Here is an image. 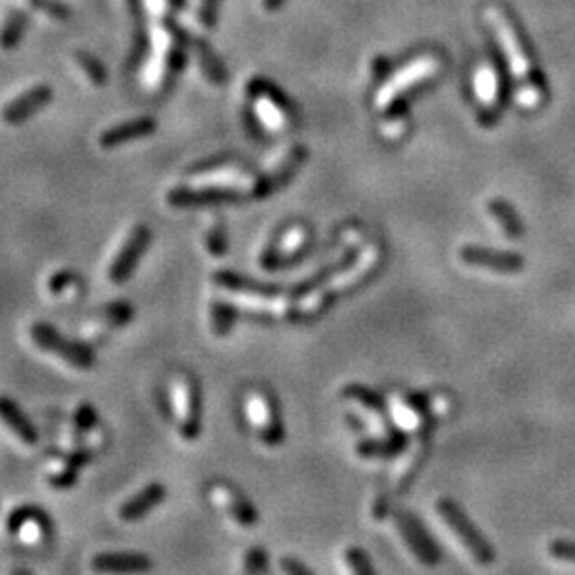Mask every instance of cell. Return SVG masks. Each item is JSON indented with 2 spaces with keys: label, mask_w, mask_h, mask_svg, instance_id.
Returning a JSON list of instances; mask_svg holds the SVG:
<instances>
[{
  "label": "cell",
  "mask_w": 575,
  "mask_h": 575,
  "mask_svg": "<svg viewBox=\"0 0 575 575\" xmlns=\"http://www.w3.org/2000/svg\"><path fill=\"white\" fill-rule=\"evenodd\" d=\"M437 509H439V516L443 518V522L448 524V529L452 530L456 540L460 541V546L471 554V559L475 562H479V565H490L492 559H495L492 548L486 543L484 537L473 529L469 518L462 514L452 501H439Z\"/></svg>",
  "instance_id": "obj_4"
},
{
  "label": "cell",
  "mask_w": 575,
  "mask_h": 575,
  "mask_svg": "<svg viewBox=\"0 0 575 575\" xmlns=\"http://www.w3.org/2000/svg\"><path fill=\"white\" fill-rule=\"evenodd\" d=\"M247 416L262 443H267L271 448L281 446V441H284V427H281L279 414L271 398L262 395V392H252L247 397Z\"/></svg>",
  "instance_id": "obj_8"
},
{
  "label": "cell",
  "mask_w": 575,
  "mask_h": 575,
  "mask_svg": "<svg viewBox=\"0 0 575 575\" xmlns=\"http://www.w3.org/2000/svg\"><path fill=\"white\" fill-rule=\"evenodd\" d=\"M214 281H216V286L222 288V290L235 292V295L247 298V301H258V298L268 301V298H277L284 295V290L277 286L262 284V281H256L252 277H247V275L228 271V268L217 271L214 275Z\"/></svg>",
  "instance_id": "obj_12"
},
{
  "label": "cell",
  "mask_w": 575,
  "mask_h": 575,
  "mask_svg": "<svg viewBox=\"0 0 575 575\" xmlns=\"http://www.w3.org/2000/svg\"><path fill=\"white\" fill-rule=\"evenodd\" d=\"M73 281H75V275L71 271H60L49 279V290L55 292V295H60V292L65 290L66 286H71Z\"/></svg>",
  "instance_id": "obj_39"
},
{
  "label": "cell",
  "mask_w": 575,
  "mask_h": 575,
  "mask_svg": "<svg viewBox=\"0 0 575 575\" xmlns=\"http://www.w3.org/2000/svg\"><path fill=\"white\" fill-rule=\"evenodd\" d=\"M94 424H96V411H94L92 405L84 403L77 411H75V418H73V430H75V446L73 448L79 446V439L86 433H90V430L94 429Z\"/></svg>",
  "instance_id": "obj_31"
},
{
  "label": "cell",
  "mask_w": 575,
  "mask_h": 575,
  "mask_svg": "<svg viewBox=\"0 0 575 575\" xmlns=\"http://www.w3.org/2000/svg\"><path fill=\"white\" fill-rule=\"evenodd\" d=\"M489 209H490V214L495 216L499 227L503 228V233L508 235L509 239H518V237L522 235V224H520V220H518L516 211L511 209L508 203L501 201V198H492Z\"/></svg>",
  "instance_id": "obj_26"
},
{
  "label": "cell",
  "mask_w": 575,
  "mask_h": 575,
  "mask_svg": "<svg viewBox=\"0 0 575 575\" xmlns=\"http://www.w3.org/2000/svg\"><path fill=\"white\" fill-rule=\"evenodd\" d=\"M486 20H489L490 28L495 30L499 43H501L505 58H508V65L514 73V77H518L520 81H530L529 73H530V60L527 52H524L520 36H518L516 28L511 26L509 17L503 14L501 9L490 7L489 14H486Z\"/></svg>",
  "instance_id": "obj_5"
},
{
  "label": "cell",
  "mask_w": 575,
  "mask_h": 575,
  "mask_svg": "<svg viewBox=\"0 0 575 575\" xmlns=\"http://www.w3.org/2000/svg\"><path fill=\"white\" fill-rule=\"evenodd\" d=\"M30 339L43 352L55 356V358L65 360L66 365L75 368H92L96 362L92 348H87L81 341H68L65 335H60L54 327L45 322H36L30 328Z\"/></svg>",
  "instance_id": "obj_2"
},
{
  "label": "cell",
  "mask_w": 575,
  "mask_h": 575,
  "mask_svg": "<svg viewBox=\"0 0 575 575\" xmlns=\"http://www.w3.org/2000/svg\"><path fill=\"white\" fill-rule=\"evenodd\" d=\"M211 499L217 508H222L239 527H254L258 522V511L254 509V505L247 501L246 497L239 495L233 486L227 484H216L211 486Z\"/></svg>",
  "instance_id": "obj_13"
},
{
  "label": "cell",
  "mask_w": 575,
  "mask_h": 575,
  "mask_svg": "<svg viewBox=\"0 0 575 575\" xmlns=\"http://www.w3.org/2000/svg\"><path fill=\"white\" fill-rule=\"evenodd\" d=\"M133 316H135V309L130 308L126 301L111 303L107 305V308H103L101 311H98L96 318H94L98 324V328L92 330V335H105V330L124 327V324H128L130 320H133Z\"/></svg>",
  "instance_id": "obj_23"
},
{
  "label": "cell",
  "mask_w": 575,
  "mask_h": 575,
  "mask_svg": "<svg viewBox=\"0 0 575 575\" xmlns=\"http://www.w3.org/2000/svg\"><path fill=\"white\" fill-rule=\"evenodd\" d=\"M0 420L26 446H36L39 443V430L35 429L30 418L9 397H0Z\"/></svg>",
  "instance_id": "obj_17"
},
{
  "label": "cell",
  "mask_w": 575,
  "mask_h": 575,
  "mask_svg": "<svg viewBox=\"0 0 575 575\" xmlns=\"http://www.w3.org/2000/svg\"><path fill=\"white\" fill-rule=\"evenodd\" d=\"M398 530H401L403 540L408 541V546L414 550V554L427 565H435L437 562V550L433 548V543L429 541V537L424 535V530L418 527V522L414 518L401 514L397 518Z\"/></svg>",
  "instance_id": "obj_20"
},
{
  "label": "cell",
  "mask_w": 575,
  "mask_h": 575,
  "mask_svg": "<svg viewBox=\"0 0 575 575\" xmlns=\"http://www.w3.org/2000/svg\"><path fill=\"white\" fill-rule=\"evenodd\" d=\"M75 60H77L79 68L87 75V79H90L94 86L96 87L107 86L109 71H107V66L103 65V60H98L96 55L90 52H77L75 54Z\"/></svg>",
  "instance_id": "obj_27"
},
{
  "label": "cell",
  "mask_w": 575,
  "mask_h": 575,
  "mask_svg": "<svg viewBox=\"0 0 575 575\" xmlns=\"http://www.w3.org/2000/svg\"><path fill=\"white\" fill-rule=\"evenodd\" d=\"M173 411L181 437L186 441H197L201 435L203 401L197 379L190 375H181L173 384Z\"/></svg>",
  "instance_id": "obj_3"
},
{
  "label": "cell",
  "mask_w": 575,
  "mask_h": 575,
  "mask_svg": "<svg viewBox=\"0 0 575 575\" xmlns=\"http://www.w3.org/2000/svg\"><path fill=\"white\" fill-rule=\"evenodd\" d=\"M211 316V330L216 337H227L233 330L237 318H239V309L228 301H214L209 309Z\"/></svg>",
  "instance_id": "obj_24"
},
{
  "label": "cell",
  "mask_w": 575,
  "mask_h": 575,
  "mask_svg": "<svg viewBox=\"0 0 575 575\" xmlns=\"http://www.w3.org/2000/svg\"><path fill=\"white\" fill-rule=\"evenodd\" d=\"M346 562H348V569L354 573H371V567H368L367 562V556L358 552V550H349V552L346 554Z\"/></svg>",
  "instance_id": "obj_37"
},
{
  "label": "cell",
  "mask_w": 575,
  "mask_h": 575,
  "mask_svg": "<svg viewBox=\"0 0 575 575\" xmlns=\"http://www.w3.org/2000/svg\"><path fill=\"white\" fill-rule=\"evenodd\" d=\"M473 87L475 94H478L479 103L482 105H492L497 101V94H499V75L492 66H479L478 73H475L473 79Z\"/></svg>",
  "instance_id": "obj_25"
},
{
  "label": "cell",
  "mask_w": 575,
  "mask_h": 575,
  "mask_svg": "<svg viewBox=\"0 0 575 575\" xmlns=\"http://www.w3.org/2000/svg\"><path fill=\"white\" fill-rule=\"evenodd\" d=\"M268 569V556L262 548H252L243 559V573H265Z\"/></svg>",
  "instance_id": "obj_33"
},
{
  "label": "cell",
  "mask_w": 575,
  "mask_h": 575,
  "mask_svg": "<svg viewBox=\"0 0 575 575\" xmlns=\"http://www.w3.org/2000/svg\"><path fill=\"white\" fill-rule=\"evenodd\" d=\"M286 0H265V9L267 11H277L279 7H284Z\"/></svg>",
  "instance_id": "obj_41"
},
{
  "label": "cell",
  "mask_w": 575,
  "mask_h": 575,
  "mask_svg": "<svg viewBox=\"0 0 575 575\" xmlns=\"http://www.w3.org/2000/svg\"><path fill=\"white\" fill-rule=\"evenodd\" d=\"M437 71H439V62L430 58V55H422V58L409 62L408 66H403L401 71L392 75V77L379 87L375 103H378L379 109L388 107V105L395 103L403 92H408L409 87L418 86L424 79L433 77Z\"/></svg>",
  "instance_id": "obj_6"
},
{
  "label": "cell",
  "mask_w": 575,
  "mask_h": 575,
  "mask_svg": "<svg viewBox=\"0 0 575 575\" xmlns=\"http://www.w3.org/2000/svg\"><path fill=\"white\" fill-rule=\"evenodd\" d=\"M166 499V489L162 484H149L141 492H136L133 499H128L126 503L120 508V518L126 522H136L141 518H146L149 511L158 508V505Z\"/></svg>",
  "instance_id": "obj_18"
},
{
  "label": "cell",
  "mask_w": 575,
  "mask_h": 575,
  "mask_svg": "<svg viewBox=\"0 0 575 575\" xmlns=\"http://www.w3.org/2000/svg\"><path fill=\"white\" fill-rule=\"evenodd\" d=\"M152 567V559L139 552H105L92 559V569L101 573H141Z\"/></svg>",
  "instance_id": "obj_16"
},
{
  "label": "cell",
  "mask_w": 575,
  "mask_h": 575,
  "mask_svg": "<svg viewBox=\"0 0 575 575\" xmlns=\"http://www.w3.org/2000/svg\"><path fill=\"white\" fill-rule=\"evenodd\" d=\"M550 552H552L554 559L559 560L575 562V543L571 541H554L552 546H550Z\"/></svg>",
  "instance_id": "obj_38"
},
{
  "label": "cell",
  "mask_w": 575,
  "mask_h": 575,
  "mask_svg": "<svg viewBox=\"0 0 575 575\" xmlns=\"http://www.w3.org/2000/svg\"><path fill=\"white\" fill-rule=\"evenodd\" d=\"M305 158H308V149L303 146L290 147V152L279 160L277 166H273L268 173L256 177L252 187V198H267L271 197L273 192H277L279 187H284L288 181L295 177Z\"/></svg>",
  "instance_id": "obj_9"
},
{
  "label": "cell",
  "mask_w": 575,
  "mask_h": 575,
  "mask_svg": "<svg viewBox=\"0 0 575 575\" xmlns=\"http://www.w3.org/2000/svg\"><path fill=\"white\" fill-rule=\"evenodd\" d=\"M281 569H284L286 573H295V575H314V571H311V569L301 565V562H297L295 559H284V560H281Z\"/></svg>",
  "instance_id": "obj_40"
},
{
  "label": "cell",
  "mask_w": 575,
  "mask_h": 575,
  "mask_svg": "<svg viewBox=\"0 0 575 575\" xmlns=\"http://www.w3.org/2000/svg\"><path fill=\"white\" fill-rule=\"evenodd\" d=\"M424 452H427V441H424V437H420V441H418L416 446H411L409 452L403 456V460L398 462V467L395 469V475H392V484H390L388 503H390V497L401 495V490L409 484V479L414 478L416 469L420 467V462L424 459Z\"/></svg>",
  "instance_id": "obj_21"
},
{
  "label": "cell",
  "mask_w": 575,
  "mask_h": 575,
  "mask_svg": "<svg viewBox=\"0 0 575 575\" xmlns=\"http://www.w3.org/2000/svg\"><path fill=\"white\" fill-rule=\"evenodd\" d=\"M249 198L246 190L224 184L205 186H179L166 195V201L175 209H203L217 205H239Z\"/></svg>",
  "instance_id": "obj_1"
},
{
  "label": "cell",
  "mask_w": 575,
  "mask_h": 575,
  "mask_svg": "<svg viewBox=\"0 0 575 575\" xmlns=\"http://www.w3.org/2000/svg\"><path fill=\"white\" fill-rule=\"evenodd\" d=\"M205 247H207V252L211 256H216V258H222V256H227V252H228V230H227V224H224L220 217H217V220L211 224L207 235H205Z\"/></svg>",
  "instance_id": "obj_28"
},
{
  "label": "cell",
  "mask_w": 575,
  "mask_h": 575,
  "mask_svg": "<svg viewBox=\"0 0 575 575\" xmlns=\"http://www.w3.org/2000/svg\"><path fill=\"white\" fill-rule=\"evenodd\" d=\"M192 49H195L198 65H201V71L205 77L209 79V84H214L217 87L228 84V71L227 65H224L220 55L216 54V49L211 47V43L203 36L192 35Z\"/></svg>",
  "instance_id": "obj_19"
},
{
  "label": "cell",
  "mask_w": 575,
  "mask_h": 575,
  "mask_svg": "<svg viewBox=\"0 0 575 575\" xmlns=\"http://www.w3.org/2000/svg\"><path fill=\"white\" fill-rule=\"evenodd\" d=\"M156 124L154 117H136V120H128L117 124V126L105 130L101 135V143L103 149H116L120 146H126V143L146 139V136H152L156 133Z\"/></svg>",
  "instance_id": "obj_15"
},
{
  "label": "cell",
  "mask_w": 575,
  "mask_h": 575,
  "mask_svg": "<svg viewBox=\"0 0 575 575\" xmlns=\"http://www.w3.org/2000/svg\"><path fill=\"white\" fill-rule=\"evenodd\" d=\"M186 0H168V7H171V11H179L181 7H184Z\"/></svg>",
  "instance_id": "obj_42"
},
{
  "label": "cell",
  "mask_w": 575,
  "mask_h": 575,
  "mask_svg": "<svg viewBox=\"0 0 575 575\" xmlns=\"http://www.w3.org/2000/svg\"><path fill=\"white\" fill-rule=\"evenodd\" d=\"M165 28L171 36V49H168V58L165 66V77H162V90H171L175 81L186 68L187 52L192 49V35L184 26H179L173 17H165Z\"/></svg>",
  "instance_id": "obj_11"
},
{
  "label": "cell",
  "mask_w": 575,
  "mask_h": 575,
  "mask_svg": "<svg viewBox=\"0 0 575 575\" xmlns=\"http://www.w3.org/2000/svg\"><path fill=\"white\" fill-rule=\"evenodd\" d=\"M30 26V15L24 9H11L0 26V49L14 52L20 45Z\"/></svg>",
  "instance_id": "obj_22"
},
{
  "label": "cell",
  "mask_w": 575,
  "mask_h": 575,
  "mask_svg": "<svg viewBox=\"0 0 575 575\" xmlns=\"http://www.w3.org/2000/svg\"><path fill=\"white\" fill-rule=\"evenodd\" d=\"M220 3L222 0H201V7H198V22H201L205 28H214L217 24Z\"/></svg>",
  "instance_id": "obj_36"
},
{
  "label": "cell",
  "mask_w": 575,
  "mask_h": 575,
  "mask_svg": "<svg viewBox=\"0 0 575 575\" xmlns=\"http://www.w3.org/2000/svg\"><path fill=\"white\" fill-rule=\"evenodd\" d=\"M54 101V87L47 84L33 86L30 90L22 92L20 96H15L9 105H5L3 111H0V117H3L5 124L9 126H20V124L28 122L35 114H39L47 107L49 103Z\"/></svg>",
  "instance_id": "obj_10"
},
{
  "label": "cell",
  "mask_w": 575,
  "mask_h": 575,
  "mask_svg": "<svg viewBox=\"0 0 575 575\" xmlns=\"http://www.w3.org/2000/svg\"><path fill=\"white\" fill-rule=\"evenodd\" d=\"M516 98L524 109H533L541 101V92H540V87L533 84V81H520V86H518V92H516Z\"/></svg>",
  "instance_id": "obj_34"
},
{
  "label": "cell",
  "mask_w": 575,
  "mask_h": 575,
  "mask_svg": "<svg viewBox=\"0 0 575 575\" xmlns=\"http://www.w3.org/2000/svg\"><path fill=\"white\" fill-rule=\"evenodd\" d=\"M230 162V156L222 154V156H214V158H207L203 162H197V165H192L190 168H187V175H207L211 171H222V168H227V165Z\"/></svg>",
  "instance_id": "obj_35"
},
{
  "label": "cell",
  "mask_w": 575,
  "mask_h": 575,
  "mask_svg": "<svg viewBox=\"0 0 575 575\" xmlns=\"http://www.w3.org/2000/svg\"><path fill=\"white\" fill-rule=\"evenodd\" d=\"M26 3L33 9L41 11V14H45L47 17H52V20L68 22L73 17L71 7L65 3H60V0H26Z\"/></svg>",
  "instance_id": "obj_30"
},
{
  "label": "cell",
  "mask_w": 575,
  "mask_h": 575,
  "mask_svg": "<svg viewBox=\"0 0 575 575\" xmlns=\"http://www.w3.org/2000/svg\"><path fill=\"white\" fill-rule=\"evenodd\" d=\"M460 258L471 267L490 268V271H499V273H516V271H520L524 265L522 256L511 254V252H495V249L478 247V246L462 247Z\"/></svg>",
  "instance_id": "obj_14"
},
{
  "label": "cell",
  "mask_w": 575,
  "mask_h": 575,
  "mask_svg": "<svg viewBox=\"0 0 575 575\" xmlns=\"http://www.w3.org/2000/svg\"><path fill=\"white\" fill-rule=\"evenodd\" d=\"M77 475H79V467H73V465H68V462H65L60 469H54V471L47 473V482L49 486H54V489L66 490L77 482Z\"/></svg>",
  "instance_id": "obj_32"
},
{
  "label": "cell",
  "mask_w": 575,
  "mask_h": 575,
  "mask_svg": "<svg viewBox=\"0 0 575 575\" xmlns=\"http://www.w3.org/2000/svg\"><path fill=\"white\" fill-rule=\"evenodd\" d=\"M390 409H392V414H395V420L401 429L416 430L418 427H420V416H418V411L411 409L409 405L401 401L398 397L390 398Z\"/></svg>",
  "instance_id": "obj_29"
},
{
  "label": "cell",
  "mask_w": 575,
  "mask_h": 575,
  "mask_svg": "<svg viewBox=\"0 0 575 575\" xmlns=\"http://www.w3.org/2000/svg\"><path fill=\"white\" fill-rule=\"evenodd\" d=\"M149 241H152V230L143 227V224L130 230L128 239L124 241L120 252L116 254V258L111 260L109 265V279L114 281V284H124V281L135 273L139 260L147 252Z\"/></svg>",
  "instance_id": "obj_7"
}]
</instances>
